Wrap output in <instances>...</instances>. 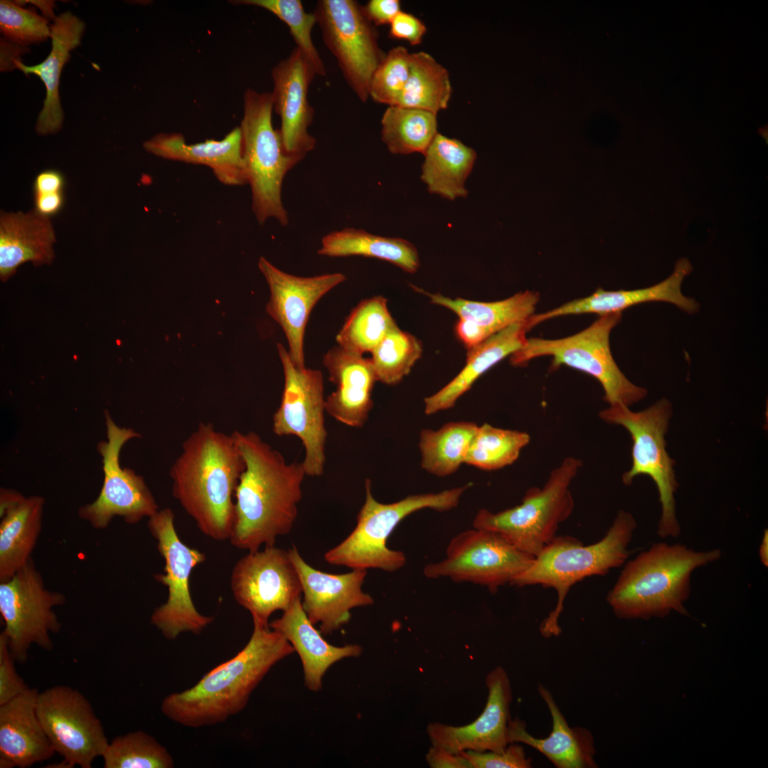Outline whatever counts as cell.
<instances>
[{"instance_id": "4", "label": "cell", "mask_w": 768, "mask_h": 768, "mask_svg": "<svg viewBox=\"0 0 768 768\" xmlns=\"http://www.w3.org/2000/svg\"><path fill=\"white\" fill-rule=\"evenodd\" d=\"M720 549L695 551L686 545L655 543L625 562L607 601L621 619L662 618L676 611L688 615L695 570L721 557Z\"/></svg>"}, {"instance_id": "29", "label": "cell", "mask_w": 768, "mask_h": 768, "mask_svg": "<svg viewBox=\"0 0 768 768\" xmlns=\"http://www.w3.org/2000/svg\"><path fill=\"white\" fill-rule=\"evenodd\" d=\"M85 23L71 12L66 11L56 16L50 26L52 48L50 54L41 63L26 65L21 60L15 68L25 75H35L45 85L46 97L36 125L39 135L58 132L63 122V112L59 95V85L63 68L69 60L70 53L81 42Z\"/></svg>"}, {"instance_id": "26", "label": "cell", "mask_w": 768, "mask_h": 768, "mask_svg": "<svg viewBox=\"0 0 768 768\" xmlns=\"http://www.w3.org/2000/svg\"><path fill=\"white\" fill-rule=\"evenodd\" d=\"M143 147L165 159L208 166L225 185L247 183L240 127L220 140L206 139L196 144H188L179 133H159L144 142Z\"/></svg>"}, {"instance_id": "3", "label": "cell", "mask_w": 768, "mask_h": 768, "mask_svg": "<svg viewBox=\"0 0 768 768\" xmlns=\"http://www.w3.org/2000/svg\"><path fill=\"white\" fill-rule=\"evenodd\" d=\"M294 652L282 634L253 622L252 635L242 650L191 688L165 697L161 710L171 720L189 727L225 722L245 708L270 669Z\"/></svg>"}, {"instance_id": "46", "label": "cell", "mask_w": 768, "mask_h": 768, "mask_svg": "<svg viewBox=\"0 0 768 768\" xmlns=\"http://www.w3.org/2000/svg\"><path fill=\"white\" fill-rule=\"evenodd\" d=\"M471 764L473 768H530L532 759L527 757L523 747L510 743L503 752H461Z\"/></svg>"}, {"instance_id": "24", "label": "cell", "mask_w": 768, "mask_h": 768, "mask_svg": "<svg viewBox=\"0 0 768 768\" xmlns=\"http://www.w3.org/2000/svg\"><path fill=\"white\" fill-rule=\"evenodd\" d=\"M692 270L686 259L679 260L673 273L664 281L652 287L634 289L604 291L598 289L584 298L568 302L558 307L541 314H533L528 318L530 330L546 320L562 316L597 314L599 316L621 312L634 305L649 302H666L675 304L688 314L696 313L698 303L684 296L681 290L683 278Z\"/></svg>"}, {"instance_id": "21", "label": "cell", "mask_w": 768, "mask_h": 768, "mask_svg": "<svg viewBox=\"0 0 768 768\" xmlns=\"http://www.w3.org/2000/svg\"><path fill=\"white\" fill-rule=\"evenodd\" d=\"M488 698L480 715L469 724L461 726L438 722L427 726V734L432 746L453 754L466 750L503 752L509 745L508 724L512 688L506 671L496 667L486 676Z\"/></svg>"}, {"instance_id": "45", "label": "cell", "mask_w": 768, "mask_h": 768, "mask_svg": "<svg viewBox=\"0 0 768 768\" xmlns=\"http://www.w3.org/2000/svg\"><path fill=\"white\" fill-rule=\"evenodd\" d=\"M0 30L7 41L25 46L50 37L47 19L16 2L0 1Z\"/></svg>"}, {"instance_id": "34", "label": "cell", "mask_w": 768, "mask_h": 768, "mask_svg": "<svg viewBox=\"0 0 768 768\" xmlns=\"http://www.w3.org/2000/svg\"><path fill=\"white\" fill-rule=\"evenodd\" d=\"M318 254L328 257L363 256L389 262L402 270L415 273L420 267L416 247L400 238L376 235L364 230L345 228L321 239Z\"/></svg>"}, {"instance_id": "40", "label": "cell", "mask_w": 768, "mask_h": 768, "mask_svg": "<svg viewBox=\"0 0 768 768\" xmlns=\"http://www.w3.org/2000/svg\"><path fill=\"white\" fill-rule=\"evenodd\" d=\"M530 435L484 423L478 427L465 463L486 471L512 464L529 443Z\"/></svg>"}, {"instance_id": "19", "label": "cell", "mask_w": 768, "mask_h": 768, "mask_svg": "<svg viewBox=\"0 0 768 768\" xmlns=\"http://www.w3.org/2000/svg\"><path fill=\"white\" fill-rule=\"evenodd\" d=\"M258 268L270 292L266 311L284 331L292 362L305 368L304 336L309 314L319 299L346 277L341 272L299 277L282 271L264 257L259 259Z\"/></svg>"}, {"instance_id": "49", "label": "cell", "mask_w": 768, "mask_h": 768, "mask_svg": "<svg viewBox=\"0 0 768 768\" xmlns=\"http://www.w3.org/2000/svg\"><path fill=\"white\" fill-rule=\"evenodd\" d=\"M363 9L366 16L375 26L390 24L402 11L399 0H370Z\"/></svg>"}, {"instance_id": "38", "label": "cell", "mask_w": 768, "mask_h": 768, "mask_svg": "<svg viewBox=\"0 0 768 768\" xmlns=\"http://www.w3.org/2000/svg\"><path fill=\"white\" fill-rule=\"evenodd\" d=\"M437 116L424 110L388 106L381 119L382 139L392 154H424L438 133Z\"/></svg>"}, {"instance_id": "9", "label": "cell", "mask_w": 768, "mask_h": 768, "mask_svg": "<svg viewBox=\"0 0 768 768\" xmlns=\"http://www.w3.org/2000/svg\"><path fill=\"white\" fill-rule=\"evenodd\" d=\"M621 319V312L608 314L567 337L527 338L525 344L511 356L510 363L521 366L535 358L550 356L552 369L564 365L582 371L600 383L604 392V400L609 405L621 404L629 407L644 399L647 391L629 381L612 356L609 335Z\"/></svg>"}, {"instance_id": "30", "label": "cell", "mask_w": 768, "mask_h": 768, "mask_svg": "<svg viewBox=\"0 0 768 768\" xmlns=\"http://www.w3.org/2000/svg\"><path fill=\"white\" fill-rule=\"evenodd\" d=\"M269 626L282 634L299 654L305 685L311 691L321 690L323 677L333 664L346 658L358 657L363 652L358 644L336 646L328 643L307 617L301 598Z\"/></svg>"}, {"instance_id": "22", "label": "cell", "mask_w": 768, "mask_h": 768, "mask_svg": "<svg viewBox=\"0 0 768 768\" xmlns=\"http://www.w3.org/2000/svg\"><path fill=\"white\" fill-rule=\"evenodd\" d=\"M273 110L280 117L279 129L286 151L304 158L314 149L316 139L309 134L314 110L308 100L309 88L316 75L295 47L290 55L272 70Z\"/></svg>"}, {"instance_id": "10", "label": "cell", "mask_w": 768, "mask_h": 768, "mask_svg": "<svg viewBox=\"0 0 768 768\" xmlns=\"http://www.w3.org/2000/svg\"><path fill=\"white\" fill-rule=\"evenodd\" d=\"M671 415V404L666 398L639 412L615 404L599 412L604 422L621 425L631 434L632 464L622 476L624 484H631L639 475H647L655 482L662 510L657 534L662 538H676L681 533L674 498L678 486L675 461L666 449L665 434Z\"/></svg>"}, {"instance_id": "51", "label": "cell", "mask_w": 768, "mask_h": 768, "mask_svg": "<svg viewBox=\"0 0 768 768\" xmlns=\"http://www.w3.org/2000/svg\"><path fill=\"white\" fill-rule=\"evenodd\" d=\"M454 331L457 337L467 350L479 345L492 335L481 325L462 318H459L456 323Z\"/></svg>"}, {"instance_id": "42", "label": "cell", "mask_w": 768, "mask_h": 768, "mask_svg": "<svg viewBox=\"0 0 768 768\" xmlns=\"http://www.w3.org/2000/svg\"><path fill=\"white\" fill-rule=\"evenodd\" d=\"M105 768H172L174 759L154 737L138 730L114 737L102 754Z\"/></svg>"}, {"instance_id": "23", "label": "cell", "mask_w": 768, "mask_h": 768, "mask_svg": "<svg viewBox=\"0 0 768 768\" xmlns=\"http://www.w3.org/2000/svg\"><path fill=\"white\" fill-rule=\"evenodd\" d=\"M336 390L326 398V412L351 427L364 425L373 407L372 391L376 375L370 358L337 346L323 357Z\"/></svg>"}, {"instance_id": "35", "label": "cell", "mask_w": 768, "mask_h": 768, "mask_svg": "<svg viewBox=\"0 0 768 768\" xmlns=\"http://www.w3.org/2000/svg\"><path fill=\"white\" fill-rule=\"evenodd\" d=\"M430 298V302L447 308L459 318L481 325L494 334L508 326L525 320L534 314L539 294L534 292H518L496 302H476L462 298L452 299L439 293L432 294L412 286Z\"/></svg>"}, {"instance_id": "13", "label": "cell", "mask_w": 768, "mask_h": 768, "mask_svg": "<svg viewBox=\"0 0 768 768\" xmlns=\"http://www.w3.org/2000/svg\"><path fill=\"white\" fill-rule=\"evenodd\" d=\"M277 346L284 384L280 405L273 415L272 430L277 436L297 437L305 451L302 462L306 476H320L324 471L327 439L322 373L298 368L287 350L281 343Z\"/></svg>"}, {"instance_id": "53", "label": "cell", "mask_w": 768, "mask_h": 768, "mask_svg": "<svg viewBox=\"0 0 768 768\" xmlns=\"http://www.w3.org/2000/svg\"><path fill=\"white\" fill-rule=\"evenodd\" d=\"M33 210L39 215L50 218L63 208L65 192L33 194Z\"/></svg>"}, {"instance_id": "37", "label": "cell", "mask_w": 768, "mask_h": 768, "mask_svg": "<svg viewBox=\"0 0 768 768\" xmlns=\"http://www.w3.org/2000/svg\"><path fill=\"white\" fill-rule=\"evenodd\" d=\"M448 70L429 53H411L410 75L397 106L427 110H445L452 96Z\"/></svg>"}, {"instance_id": "17", "label": "cell", "mask_w": 768, "mask_h": 768, "mask_svg": "<svg viewBox=\"0 0 768 768\" xmlns=\"http://www.w3.org/2000/svg\"><path fill=\"white\" fill-rule=\"evenodd\" d=\"M105 417L107 441L97 445L102 457L103 485L96 500L78 511L82 519L97 529L106 528L116 516L134 524L159 510L144 479L119 464V452L124 444L141 435L131 428L117 425L108 413Z\"/></svg>"}, {"instance_id": "6", "label": "cell", "mask_w": 768, "mask_h": 768, "mask_svg": "<svg viewBox=\"0 0 768 768\" xmlns=\"http://www.w3.org/2000/svg\"><path fill=\"white\" fill-rule=\"evenodd\" d=\"M471 486L447 489L438 493L407 496L390 503L378 501L371 492V481L365 482L366 498L357 515L356 527L338 545L324 554L331 565L351 569H379L395 572L406 562L403 552L387 546L389 536L407 516L424 508L446 511L459 504L464 492Z\"/></svg>"}, {"instance_id": "33", "label": "cell", "mask_w": 768, "mask_h": 768, "mask_svg": "<svg viewBox=\"0 0 768 768\" xmlns=\"http://www.w3.org/2000/svg\"><path fill=\"white\" fill-rule=\"evenodd\" d=\"M423 154L421 179L430 193L449 200L467 196L465 181L476 159L472 148L437 133Z\"/></svg>"}, {"instance_id": "39", "label": "cell", "mask_w": 768, "mask_h": 768, "mask_svg": "<svg viewBox=\"0 0 768 768\" xmlns=\"http://www.w3.org/2000/svg\"><path fill=\"white\" fill-rule=\"evenodd\" d=\"M397 326L383 296L361 301L353 309L336 336L338 346L352 353L371 351Z\"/></svg>"}, {"instance_id": "14", "label": "cell", "mask_w": 768, "mask_h": 768, "mask_svg": "<svg viewBox=\"0 0 768 768\" xmlns=\"http://www.w3.org/2000/svg\"><path fill=\"white\" fill-rule=\"evenodd\" d=\"M446 553L444 560L425 565L426 577L471 582L487 587L492 593L511 585L535 558L517 549L500 534L475 528L454 536Z\"/></svg>"}, {"instance_id": "25", "label": "cell", "mask_w": 768, "mask_h": 768, "mask_svg": "<svg viewBox=\"0 0 768 768\" xmlns=\"http://www.w3.org/2000/svg\"><path fill=\"white\" fill-rule=\"evenodd\" d=\"M38 693L29 688L0 705L1 768H26L54 754L37 715Z\"/></svg>"}, {"instance_id": "5", "label": "cell", "mask_w": 768, "mask_h": 768, "mask_svg": "<svg viewBox=\"0 0 768 768\" xmlns=\"http://www.w3.org/2000/svg\"><path fill=\"white\" fill-rule=\"evenodd\" d=\"M636 528L633 516L620 511L606 535L595 543L584 545L574 537L556 536L513 580L511 585L518 587L538 585L556 591L555 607L540 626L544 637L560 634L559 619L567 594L575 584L588 577L604 575L626 562Z\"/></svg>"}, {"instance_id": "52", "label": "cell", "mask_w": 768, "mask_h": 768, "mask_svg": "<svg viewBox=\"0 0 768 768\" xmlns=\"http://www.w3.org/2000/svg\"><path fill=\"white\" fill-rule=\"evenodd\" d=\"M64 174L56 169L43 170L36 175L33 183V194L65 192Z\"/></svg>"}, {"instance_id": "11", "label": "cell", "mask_w": 768, "mask_h": 768, "mask_svg": "<svg viewBox=\"0 0 768 768\" xmlns=\"http://www.w3.org/2000/svg\"><path fill=\"white\" fill-rule=\"evenodd\" d=\"M174 518L172 510L166 508L148 521L149 530L165 562L164 573L154 577L168 589L167 599L153 612L151 624L168 640L175 639L183 632L199 634L214 620L213 617L198 612L189 590L192 570L205 561V554L183 543L176 532Z\"/></svg>"}, {"instance_id": "27", "label": "cell", "mask_w": 768, "mask_h": 768, "mask_svg": "<svg viewBox=\"0 0 768 768\" xmlns=\"http://www.w3.org/2000/svg\"><path fill=\"white\" fill-rule=\"evenodd\" d=\"M552 718V730L545 738L528 732L524 721L516 718L508 724L510 743L522 742L543 754L557 768H594L596 750L592 734L581 727H571L551 693L543 685L538 688Z\"/></svg>"}, {"instance_id": "12", "label": "cell", "mask_w": 768, "mask_h": 768, "mask_svg": "<svg viewBox=\"0 0 768 768\" xmlns=\"http://www.w3.org/2000/svg\"><path fill=\"white\" fill-rule=\"evenodd\" d=\"M65 600L62 593L46 589L32 558L11 578L0 582L3 632L16 662L26 663L33 644L46 651L53 649L50 634L61 629L53 609Z\"/></svg>"}, {"instance_id": "56", "label": "cell", "mask_w": 768, "mask_h": 768, "mask_svg": "<svg viewBox=\"0 0 768 768\" xmlns=\"http://www.w3.org/2000/svg\"><path fill=\"white\" fill-rule=\"evenodd\" d=\"M759 558L762 564L768 566V531L765 530L764 531L762 543L759 546Z\"/></svg>"}, {"instance_id": "2", "label": "cell", "mask_w": 768, "mask_h": 768, "mask_svg": "<svg viewBox=\"0 0 768 768\" xmlns=\"http://www.w3.org/2000/svg\"><path fill=\"white\" fill-rule=\"evenodd\" d=\"M245 469L232 435L200 423L182 444L169 471L172 493L207 537L229 540L235 520V494Z\"/></svg>"}, {"instance_id": "1", "label": "cell", "mask_w": 768, "mask_h": 768, "mask_svg": "<svg viewBox=\"0 0 768 768\" xmlns=\"http://www.w3.org/2000/svg\"><path fill=\"white\" fill-rule=\"evenodd\" d=\"M245 469L235 494V520L229 539L248 552L272 546L289 533L297 516L306 471L303 462L288 463L254 432L232 433Z\"/></svg>"}, {"instance_id": "32", "label": "cell", "mask_w": 768, "mask_h": 768, "mask_svg": "<svg viewBox=\"0 0 768 768\" xmlns=\"http://www.w3.org/2000/svg\"><path fill=\"white\" fill-rule=\"evenodd\" d=\"M527 320L513 323L468 349L462 370L442 388L425 398V414L452 408L481 375L518 351L528 338L526 334L530 329Z\"/></svg>"}, {"instance_id": "50", "label": "cell", "mask_w": 768, "mask_h": 768, "mask_svg": "<svg viewBox=\"0 0 768 768\" xmlns=\"http://www.w3.org/2000/svg\"><path fill=\"white\" fill-rule=\"evenodd\" d=\"M425 760L431 768H473L462 754H453L432 745L426 753Z\"/></svg>"}, {"instance_id": "20", "label": "cell", "mask_w": 768, "mask_h": 768, "mask_svg": "<svg viewBox=\"0 0 768 768\" xmlns=\"http://www.w3.org/2000/svg\"><path fill=\"white\" fill-rule=\"evenodd\" d=\"M288 551L301 581L304 611L314 625L320 624L322 634H331L347 624L352 609L373 604V597L361 587L367 570L327 573L306 563L295 546Z\"/></svg>"}, {"instance_id": "44", "label": "cell", "mask_w": 768, "mask_h": 768, "mask_svg": "<svg viewBox=\"0 0 768 768\" xmlns=\"http://www.w3.org/2000/svg\"><path fill=\"white\" fill-rule=\"evenodd\" d=\"M410 55L403 46L394 47L385 54L372 76L369 97L388 106L397 105L410 75Z\"/></svg>"}, {"instance_id": "47", "label": "cell", "mask_w": 768, "mask_h": 768, "mask_svg": "<svg viewBox=\"0 0 768 768\" xmlns=\"http://www.w3.org/2000/svg\"><path fill=\"white\" fill-rule=\"evenodd\" d=\"M4 633L0 634V705L26 691L29 688L18 674Z\"/></svg>"}, {"instance_id": "8", "label": "cell", "mask_w": 768, "mask_h": 768, "mask_svg": "<svg viewBox=\"0 0 768 768\" xmlns=\"http://www.w3.org/2000/svg\"><path fill=\"white\" fill-rule=\"evenodd\" d=\"M581 466L580 459L566 457L550 472L543 487L527 490L521 504L496 513L480 509L474 528L496 532L517 549L535 557L571 515L575 503L570 487Z\"/></svg>"}, {"instance_id": "43", "label": "cell", "mask_w": 768, "mask_h": 768, "mask_svg": "<svg viewBox=\"0 0 768 768\" xmlns=\"http://www.w3.org/2000/svg\"><path fill=\"white\" fill-rule=\"evenodd\" d=\"M237 4L255 6L274 14L289 28L297 48L311 64L316 75H326V68L316 47L311 33L317 20L314 13L305 11L299 0H238Z\"/></svg>"}, {"instance_id": "54", "label": "cell", "mask_w": 768, "mask_h": 768, "mask_svg": "<svg viewBox=\"0 0 768 768\" xmlns=\"http://www.w3.org/2000/svg\"><path fill=\"white\" fill-rule=\"evenodd\" d=\"M20 45L11 43L6 42L4 40L1 41V70L5 71L9 69L16 68V62L20 60V55L21 49Z\"/></svg>"}, {"instance_id": "16", "label": "cell", "mask_w": 768, "mask_h": 768, "mask_svg": "<svg viewBox=\"0 0 768 768\" xmlns=\"http://www.w3.org/2000/svg\"><path fill=\"white\" fill-rule=\"evenodd\" d=\"M36 712L63 767L90 768L108 744L102 725L89 700L68 686H55L38 693Z\"/></svg>"}, {"instance_id": "31", "label": "cell", "mask_w": 768, "mask_h": 768, "mask_svg": "<svg viewBox=\"0 0 768 768\" xmlns=\"http://www.w3.org/2000/svg\"><path fill=\"white\" fill-rule=\"evenodd\" d=\"M56 236L50 218L33 209L0 215V278L9 280L25 262L50 265Z\"/></svg>"}, {"instance_id": "36", "label": "cell", "mask_w": 768, "mask_h": 768, "mask_svg": "<svg viewBox=\"0 0 768 768\" xmlns=\"http://www.w3.org/2000/svg\"><path fill=\"white\" fill-rule=\"evenodd\" d=\"M478 427L473 422L459 421L437 430H422L419 442L422 468L437 476L457 471L465 463Z\"/></svg>"}, {"instance_id": "15", "label": "cell", "mask_w": 768, "mask_h": 768, "mask_svg": "<svg viewBox=\"0 0 768 768\" xmlns=\"http://www.w3.org/2000/svg\"><path fill=\"white\" fill-rule=\"evenodd\" d=\"M314 14L348 85L360 100L367 101L372 76L385 55L375 26L354 0H320Z\"/></svg>"}, {"instance_id": "41", "label": "cell", "mask_w": 768, "mask_h": 768, "mask_svg": "<svg viewBox=\"0 0 768 768\" xmlns=\"http://www.w3.org/2000/svg\"><path fill=\"white\" fill-rule=\"evenodd\" d=\"M370 353L377 380L395 385L410 373L422 356V346L415 336L396 326Z\"/></svg>"}, {"instance_id": "48", "label": "cell", "mask_w": 768, "mask_h": 768, "mask_svg": "<svg viewBox=\"0 0 768 768\" xmlns=\"http://www.w3.org/2000/svg\"><path fill=\"white\" fill-rule=\"evenodd\" d=\"M426 32L427 27L420 18L402 11L390 23L391 38L405 40L412 46L420 44Z\"/></svg>"}, {"instance_id": "18", "label": "cell", "mask_w": 768, "mask_h": 768, "mask_svg": "<svg viewBox=\"0 0 768 768\" xmlns=\"http://www.w3.org/2000/svg\"><path fill=\"white\" fill-rule=\"evenodd\" d=\"M230 588L235 601L252 621L269 626L272 613L287 609L301 598L302 587L288 550L266 546L250 551L235 565Z\"/></svg>"}, {"instance_id": "55", "label": "cell", "mask_w": 768, "mask_h": 768, "mask_svg": "<svg viewBox=\"0 0 768 768\" xmlns=\"http://www.w3.org/2000/svg\"><path fill=\"white\" fill-rule=\"evenodd\" d=\"M30 2L35 4L36 6H38L39 9H41V10L43 11L44 15L46 16H47L48 18H53V20L55 18L56 16L55 17L54 13L53 11V6H54L53 1H30Z\"/></svg>"}, {"instance_id": "7", "label": "cell", "mask_w": 768, "mask_h": 768, "mask_svg": "<svg viewBox=\"0 0 768 768\" xmlns=\"http://www.w3.org/2000/svg\"><path fill=\"white\" fill-rule=\"evenodd\" d=\"M271 92L247 89L243 95L240 129L242 159L252 193V209L259 224L274 218L282 226L289 218L282 201L284 176L303 158L288 154L279 129L272 124Z\"/></svg>"}, {"instance_id": "28", "label": "cell", "mask_w": 768, "mask_h": 768, "mask_svg": "<svg viewBox=\"0 0 768 768\" xmlns=\"http://www.w3.org/2000/svg\"><path fill=\"white\" fill-rule=\"evenodd\" d=\"M44 499L10 489L0 494V582L11 578L31 558L42 528Z\"/></svg>"}]
</instances>
